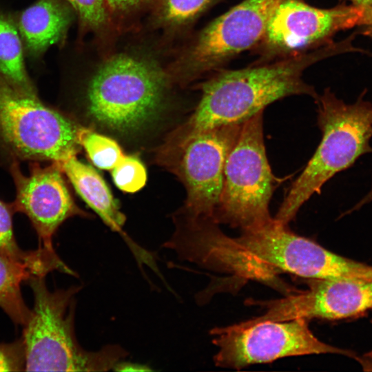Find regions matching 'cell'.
<instances>
[{
    "label": "cell",
    "instance_id": "cell-1",
    "mask_svg": "<svg viewBox=\"0 0 372 372\" xmlns=\"http://www.w3.org/2000/svg\"><path fill=\"white\" fill-rule=\"evenodd\" d=\"M194 252L200 265L247 279L267 281L281 272L307 279H372V267L326 249L275 218L242 230L237 238L226 236L216 224L209 225L198 234Z\"/></svg>",
    "mask_w": 372,
    "mask_h": 372
},
{
    "label": "cell",
    "instance_id": "cell-2",
    "mask_svg": "<svg viewBox=\"0 0 372 372\" xmlns=\"http://www.w3.org/2000/svg\"><path fill=\"white\" fill-rule=\"evenodd\" d=\"M348 50L347 41H333L287 58L213 72L199 86L201 96L192 114L163 145H175L196 133L218 126L242 123L287 96L307 95L315 99L318 94L303 79L304 72Z\"/></svg>",
    "mask_w": 372,
    "mask_h": 372
},
{
    "label": "cell",
    "instance_id": "cell-3",
    "mask_svg": "<svg viewBox=\"0 0 372 372\" xmlns=\"http://www.w3.org/2000/svg\"><path fill=\"white\" fill-rule=\"evenodd\" d=\"M34 296L31 316L21 338L25 371H107L114 369L127 353L118 345L88 351L74 333L75 294L81 286L50 291L45 277L28 280Z\"/></svg>",
    "mask_w": 372,
    "mask_h": 372
},
{
    "label": "cell",
    "instance_id": "cell-4",
    "mask_svg": "<svg viewBox=\"0 0 372 372\" xmlns=\"http://www.w3.org/2000/svg\"><path fill=\"white\" fill-rule=\"evenodd\" d=\"M365 91L353 104L326 88L315 99L321 141L302 172L294 180L275 219L288 225L301 206L333 176L351 167L362 155L372 153V103Z\"/></svg>",
    "mask_w": 372,
    "mask_h": 372
},
{
    "label": "cell",
    "instance_id": "cell-5",
    "mask_svg": "<svg viewBox=\"0 0 372 372\" xmlns=\"http://www.w3.org/2000/svg\"><path fill=\"white\" fill-rule=\"evenodd\" d=\"M169 83L166 72L154 61L124 53L114 55L89 83L88 113L103 127L132 132L160 112Z\"/></svg>",
    "mask_w": 372,
    "mask_h": 372
},
{
    "label": "cell",
    "instance_id": "cell-6",
    "mask_svg": "<svg viewBox=\"0 0 372 372\" xmlns=\"http://www.w3.org/2000/svg\"><path fill=\"white\" fill-rule=\"evenodd\" d=\"M277 182L266 154L260 111L242 123L227 155L214 222L243 230L270 221L269 206Z\"/></svg>",
    "mask_w": 372,
    "mask_h": 372
},
{
    "label": "cell",
    "instance_id": "cell-7",
    "mask_svg": "<svg viewBox=\"0 0 372 372\" xmlns=\"http://www.w3.org/2000/svg\"><path fill=\"white\" fill-rule=\"evenodd\" d=\"M79 127L0 75V144L12 159L61 162L76 155Z\"/></svg>",
    "mask_w": 372,
    "mask_h": 372
},
{
    "label": "cell",
    "instance_id": "cell-8",
    "mask_svg": "<svg viewBox=\"0 0 372 372\" xmlns=\"http://www.w3.org/2000/svg\"><path fill=\"white\" fill-rule=\"evenodd\" d=\"M242 123L203 130L174 146L159 149L158 161L185 187L186 217L214 221L223 188L225 161Z\"/></svg>",
    "mask_w": 372,
    "mask_h": 372
},
{
    "label": "cell",
    "instance_id": "cell-9",
    "mask_svg": "<svg viewBox=\"0 0 372 372\" xmlns=\"http://www.w3.org/2000/svg\"><path fill=\"white\" fill-rule=\"evenodd\" d=\"M282 0H243L211 21L192 39L180 63L188 83L225 68L260 41Z\"/></svg>",
    "mask_w": 372,
    "mask_h": 372
},
{
    "label": "cell",
    "instance_id": "cell-10",
    "mask_svg": "<svg viewBox=\"0 0 372 372\" xmlns=\"http://www.w3.org/2000/svg\"><path fill=\"white\" fill-rule=\"evenodd\" d=\"M362 9L353 5L323 8L304 0H282L257 45L253 63L304 53L333 42L339 32L360 25Z\"/></svg>",
    "mask_w": 372,
    "mask_h": 372
},
{
    "label": "cell",
    "instance_id": "cell-11",
    "mask_svg": "<svg viewBox=\"0 0 372 372\" xmlns=\"http://www.w3.org/2000/svg\"><path fill=\"white\" fill-rule=\"evenodd\" d=\"M211 334L218 348L214 355L218 366L240 369L248 365L270 362L278 358L310 354L348 351L318 340L309 327L307 320L243 322L214 328Z\"/></svg>",
    "mask_w": 372,
    "mask_h": 372
},
{
    "label": "cell",
    "instance_id": "cell-12",
    "mask_svg": "<svg viewBox=\"0 0 372 372\" xmlns=\"http://www.w3.org/2000/svg\"><path fill=\"white\" fill-rule=\"evenodd\" d=\"M42 167L37 161L29 165L25 176L17 159H12L10 173L16 187L15 200L10 203L13 212L25 214L37 232L39 247L55 251L52 236L59 226L74 216H87L75 204L56 162Z\"/></svg>",
    "mask_w": 372,
    "mask_h": 372
},
{
    "label": "cell",
    "instance_id": "cell-13",
    "mask_svg": "<svg viewBox=\"0 0 372 372\" xmlns=\"http://www.w3.org/2000/svg\"><path fill=\"white\" fill-rule=\"evenodd\" d=\"M309 289L262 304L267 312L253 322L296 318L339 319L372 308V279L347 277L309 279Z\"/></svg>",
    "mask_w": 372,
    "mask_h": 372
},
{
    "label": "cell",
    "instance_id": "cell-14",
    "mask_svg": "<svg viewBox=\"0 0 372 372\" xmlns=\"http://www.w3.org/2000/svg\"><path fill=\"white\" fill-rule=\"evenodd\" d=\"M73 12L64 0H37L13 17L25 53L39 59L50 47L63 42Z\"/></svg>",
    "mask_w": 372,
    "mask_h": 372
},
{
    "label": "cell",
    "instance_id": "cell-15",
    "mask_svg": "<svg viewBox=\"0 0 372 372\" xmlns=\"http://www.w3.org/2000/svg\"><path fill=\"white\" fill-rule=\"evenodd\" d=\"M81 198L114 231H121L126 217L103 178L90 165L72 156L56 162Z\"/></svg>",
    "mask_w": 372,
    "mask_h": 372
},
{
    "label": "cell",
    "instance_id": "cell-16",
    "mask_svg": "<svg viewBox=\"0 0 372 372\" xmlns=\"http://www.w3.org/2000/svg\"><path fill=\"white\" fill-rule=\"evenodd\" d=\"M13 214L10 203L0 200V255L23 266L32 276L45 277L48 273L54 270L72 276L76 274L56 251H50L40 247L31 251L22 249L14 237Z\"/></svg>",
    "mask_w": 372,
    "mask_h": 372
},
{
    "label": "cell",
    "instance_id": "cell-17",
    "mask_svg": "<svg viewBox=\"0 0 372 372\" xmlns=\"http://www.w3.org/2000/svg\"><path fill=\"white\" fill-rule=\"evenodd\" d=\"M24 53L14 17L0 10V75L21 90L37 94L25 67Z\"/></svg>",
    "mask_w": 372,
    "mask_h": 372
},
{
    "label": "cell",
    "instance_id": "cell-18",
    "mask_svg": "<svg viewBox=\"0 0 372 372\" xmlns=\"http://www.w3.org/2000/svg\"><path fill=\"white\" fill-rule=\"evenodd\" d=\"M32 275L23 266L0 255V307L18 325L25 326L31 316L22 296L21 285Z\"/></svg>",
    "mask_w": 372,
    "mask_h": 372
},
{
    "label": "cell",
    "instance_id": "cell-19",
    "mask_svg": "<svg viewBox=\"0 0 372 372\" xmlns=\"http://www.w3.org/2000/svg\"><path fill=\"white\" fill-rule=\"evenodd\" d=\"M222 0H159L156 21L169 28H182L193 24Z\"/></svg>",
    "mask_w": 372,
    "mask_h": 372
},
{
    "label": "cell",
    "instance_id": "cell-20",
    "mask_svg": "<svg viewBox=\"0 0 372 372\" xmlns=\"http://www.w3.org/2000/svg\"><path fill=\"white\" fill-rule=\"evenodd\" d=\"M78 141L92 163L101 169L111 170L125 156L116 141L89 128L79 126Z\"/></svg>",
    "mask_w": 372,
    "mask_h": 372
},
{
    "label": "cell",
    "instance_id": "cell-21",
    "mask_svg": "<svg viewBox=\"0 0 372 372\" xmlns=\"http://www.w3.org/2000/svg\"><path fill=\"white\" fill-rule=\"evenodd\" d=\"M116 187L121 190L134 193L141 189L147 181L146 169L141 161L135 156L125 155L111 169Z\"/></svg>",
    "mask_w": 372,
    "mask_h": 372
},
{
    "label": "cell",
    "instance_id": "cell-22",
    "mask_svg": "<svg viewBox=\"0 0 372 372\" xmlns=\"http://www.w3.org/2000/svg\"><path fill=\"white\" fill-rule=\"evenodd\" d=\"M77 15L83 28L98 30L107 23L105 0H64Z\"/></svg>",
    "mask_w": 372,
    "mask_h": 372
},
{
    "label": "cell",
    "instance_id": "cell-23",
    "mask_svg": "<svg viewBox=\"0 0 372 372\" xmlns=\"http://www.w3.org/2000/svg\"><path fill=\"white\" fill-rule=\"evenodd\" d=\"M24 365L21 338L12 343H0V372L24 371Z\"/></svg>",
    "mask_w": 372,
    "mask_h": 372
},
{
    "label": "cell",
    "instance_id": "cell-24",
    "mask_svg": "<svg viewBox=\"0 0 372 372\" xmlns=\"http://www.w3.org/2000/svg\"><path fill=\"white\" fill-rule=\"evenodd\" d=\"M149 0H105L107 10L115 13H126L131 12Z\"/></svg>",
    "mask_w": 372,
    "mask_h": 372
},
{
    "label": "cell",
    "instance_id": "cell-25",
    "mask_svg": "<svg viewBox=\"0 0 372 372\" xmlns=\"http://www.w3.org/2000/svg\"><path fill=\"white\" fill-rule=\"evenodd\" d=\"M362 8V19L360 25L372 27V7Z\"/></svg>",
    "mask_w": 372,
    "mask_h": 372
},
{
    "label": "cell",
    "instance_id": "cell-26",
    "mask_svg": "<svg viewBox=\"0 0 372 372\" xmlns=\"http://www.w3.org/2000/svg\"><path fill=\"white\" fill-rule=\"evenodd\" d=\"M351 5L360 8H370L372 7V0H349Z\"/></svg>",
    "mask_w": 372,
    "mask_h": 372
},
{
    "label": "cell",
    "instance_id": "cell-27",
    "mask_svg": "<svg viewBox=\"0 0 372 372\" xmlns=\"http://www.w3.org/2000/svg\"><path fill=\"white\" fill-rule=\"evenodd\" d=\"M372 179V178H371ZM372 202V180H371V187L369 192L359 201L360 205H364L367 203Z\"/></svg>",
    "mask_w": 372,
    "mask_h": 372
}]
</instances>
